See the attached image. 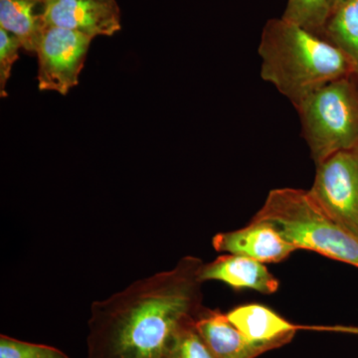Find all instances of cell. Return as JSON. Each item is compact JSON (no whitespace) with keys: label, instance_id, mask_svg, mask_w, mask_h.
I'll return each instance as SVG.
<instances>
[{"label":"cell","instance_id":"cell-8","mask_svg":"<svg viewBox=\"0 0 358 358\" xmlns=\"http://www.w3.org/2000/svg\"><path fill=\"white\" fill-rule=\"evenodd\" d=\"M230 322L254 345L267 352L286 345L301 329L313 331H352L358 329L343 327H308L296 324L285 319L272 308L260 303H246L226 313Z\"/></svg>","mask_w":358,"mask_h":358},{"label":"cell","instance_id":"cell-12","mask_svg":"<svg viewBox=\"0 0 358 358\" xmlns=\"http://www.w3.org/2000/svg\"><path fill=\"white\" fill-rule=\"evenodd\" d=\"M38 0H0V28L20 40L26 51L36 53L44 23L35 13Z\"/></svg>","mask_w":358,"mask_h":358},{"label":"cell","instance_id":"cell-11","mask_svg":"<svg viewBox=\"0 0 358 358\" xmlns=\"http://www.w3.org/2000/svg\"><path fill=\"white\" fill-rule=\"evenodd\" d=\"M195 327L216 358H255L267 352L252 343L219 310L203 308Z\"/></svg>","mask_w":358,"mask_h":358},{"label":"cell","instance_id":"cell-6","mask_svg":"<svg viewBox=\"0 0 358 358\" xmlns=\"http://www.w3.org/2000/svg\"><path fill=\"white\" fill-rule=\"evenodd\" d=\"M92 40L83 33L45 26L36 51L40 91L66 96L76 87Z\"/></svg>","mask_w":358,"mask_h":358},{"label":"cell","instance_id":"cell-1","mask_svg":"<svg viewBox=\"0 0 358 358\" xmlns=\"http://www.w3.org/2000/svg\"><path fill=\"white\" fill-rule=\"evenodd\" d=\"M201 259L138 280L91 305L87 358H166L174 336L204 308Z\"/></svg>","mask_w":358,"mask_h":358},{"label":"cell","instance_id":"cell-22","mask_svg":"<svg viewBox=\"0 0 358 358\" xmlns=\"http://www.w3.org/2000/svg\"><path fill=\"white\" fill-rule=\"evenodd\" d=\"M357 152H358V150H357Z\"/></svg>","mask_w":358,"mask_h":358},{"label":"cell","instance_id":"cell-9","mask_svg":"<svg viewBox=\"0 0 358 358\" xmlns=\"http://www.w3.org/2000/svg\"><path fill=\"white\" fill-rule=\"evenodd\" d=\"M212 245L220 253L248 257L263 264L282 262L298 250L274 226L254 219L240 229L218 233Z\"/></svg>","mask_w":358,"mask_h":358},{"label":"cell","instance_id":"cell-16","mask_svg":"<svg viewBox=\"0 0 358 358\" xmlns=\"http://www.w3.org/2000/svg\"><path fill=\"white\" fill-rule=\"evenodd\" d=\"M0 358H70L54 346L33 343L0 334Z\"/></svg>","mask_w":358,"mask_h":358},{"label":"cell","instance_id":"cell-15","mask_svg":"<svg viewBox=\"0 0 358 358\" xmlns=\"http://www.w3.org/2000/svg\"><path fill=\"white\" fill-rule=\"evenodd\" d=\"M194 322L193 320L179 329L166 358H216L200 336Z\"/></svg>","mask_w":358,"mask_h":358},{"label":"cell","instance_id":"cell-19","mask_svg":"<svg viewBox=\"0 0 358 358\" xmlns=\"http://www.w3.org/2000/svg\"><path fill=\"white\" fill-rule=\"evenodd\" d=\"M106 1H114V0H106Z\"/></svg>","mask_w":358,"mask_h":358},{"label":"cell","instance_id":"cell-7","mask_svg":"<svg viewBox=\"0 0 358 358\" xmlns=\"http://www.w3.org/2000/svg\"><path fill=\"white\" fill-rule=\"evenodd\" d=\"M40 16L44 26L83 33L93 39L112 36L121 29V13L115 0H45Z\"/></svg>","mask_w":358,"mask_h":358},{"label":"cell","instance_id":"cell-4","mask_svg":"<svg viewBox=\"0 0 358 358\" xmlns=\"http://www.w3.org/2000/svg\"><path fill=\"white\" fill-rule=\"evenodd\" d=\"M353 78L327 84L296 108L315 164L338 152L358 150V86Z\"/></svg>","mask_w":358,"mask_h":358},{"label":"cell","instance_id":"cell-10","mask_svg":"<svg viewBox=\"0 0 358 358\" xmlns=\"http://www.w3.org/2000/svg\"><path fill=\"white\" fill-rule=\"evenodd\" d=\"M199 279L202 282L219 281L234 289H253L263 294L277 293L280 287V282L265 264L248 257L231 254L203 263L199 271Z\"/></svg>","mask_w":358,"mask_h":358},{"label":"cell","instance_id":"cell-20","mask_svg":"<svg viewBox=\"0 0 358 358\" xmlns=\"http://www.w3.org/2000/svg\"><path fill=\"white\" fill-rule=\"evenodd\" d=\"M38 1L43 2V1H45V0H38Z\"/></svg>","mask_w":358,"mask_h":358},{"label":"cell","instance_id":"cell-13","mask_svg":"<svg viewBox=\"0 0 358 358\" xmlns=\"http://www.w3.org/2000/svg\"><path fill=\"white\" fill-rule=\"evenodd\" d=\"M320 37L350 59L358 78V0H348L331 13Z\"/></svg>","mask_w":358,"mask_h":358},{"label":"cell","instance_id":"cell-17","mask_svg":"<svg viewBox=\"0 0 358 358\" xmlns=\"http://www.w3.org/2000/svg\"><path fill=\"white\" fill-rule=\"evenodd\" d=\"M22 48L20 40L11 33L0 28V94L6 96V83L10 77L15 61L20 58L18 50Z\"/></svg>","mask_w":358,"mask_h":358},{"label":"cell","instance_id":"cell-21","mask_svg":"<svg viewBox=\"0 0 358 358\" xmlns=\"http://www.w3.org/2000/svg\"></svg>","mask_w":358,"mask_h":358},{"label":"cell","instance_id":"cell-5","mask_svg":"<svg viewBox=\"0 0 358 358\" xmlns=\"http://www.w3.org/2000/svg\"><path fill=\"white\" fill-rule=\"evenodd\" d=\"M310 192L322 209L358 236V152H341L315 164Z\"/></svg>","mask_w":358,"mask_h":358},{"label":"cell","instance_id":"cell-18","mask_svg":"<svg viewBox=\"0 0 358 358\" xmlns=\"http://www.w3.org/2000/svg\"><path fill=\"white\" fill-rule=\"evenodd\" d=\"M348 0H331V13Z\"/></svg>","mask_w":358,"mask_h":358},{"label":"cell","instance_id":"cell-2","mask_svg":"<svg viewBox=\"0 0 358 358\" xmlns=\"http://www.w3.org/2000/svg\"><path fill=\"white\" fill-rule=\"evenodd\" d=\"M258 53L261 77L294 109L327 84L355 75L350 59L338 47L282 17L264 26Z\"/></svg>","mask_w":358,"mask_h":358},{"label":"cell","instance_id":"cell-14","mask_svg":"<svg viewBox=\"0 0 358 358\" xmlns=\"http://www.w3.org/2000/svg\"><path fill=\"white\" fill-rule=\"evenodd\" d=\"M331 14V0H288L282 18L320 36Z\"/></svg>","mask_w":358,"mask_h":358},{"label":"cell","instance_id":"cell-3","mask_svg":"<svg viewBox=\"0 0 358 358\" xmlns=\"http://www.w3.org/2000/svg\"><path fill=\"white\" fill-rule=\"evenodd\" d=\"M265 221L294 244L358 268V236L331 218L308 190L275 188L253 218Z\"/></svg>","mask_w":358,"mask_h":358}]
</instances>
